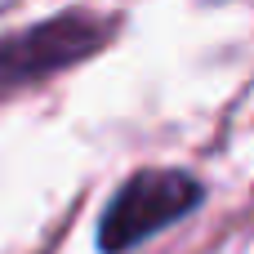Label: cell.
Segmentation results:
<instances>
[{"label": "cell", "instance_id": "cell-1", "mask_svg": "<svg viewBox=\"0 0 254 254\" xmlns=\"http://www.w3.org/2000/svg\"><path fill=\"white\" fill-rule=\"evenodd\" d=\"M201 201V183L183 170H143L121 183V192L107 201V214L98 223V246L107 254H125L138 241L156 237L161 228L179 223Z\"/></svg>", "mask_w": 254, "mask_h": 254}, {"label": "cell", "instance_id": "cell-2", "mask_svg": "<svg viewBox=\"0 0 254 254\" xmlns=\"http://www.w3.org/2000/svg\"><path fill=\"white\" fill-rule=\"evenodd\" d=\"M107 40V22L89 13H63L40 27H27L18 36L0 40V89H18L36 76H49L85 54H94Z\"/></svg>", "mask_w": 254, "mask_h": 254}]
</instances>
